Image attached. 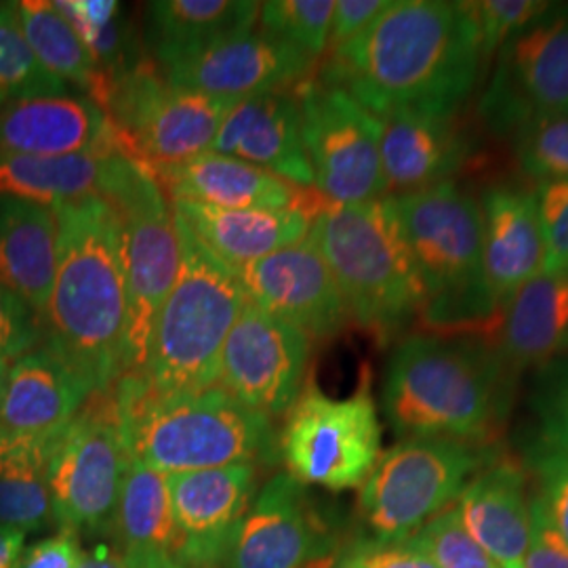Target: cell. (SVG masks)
<instances>
[{"label":"cell","mask_w":568,"mask_h":568,"mask_svg":"<svg viewBox=\"0 0 568 568\" xmlns=\"http://www.w3.org/2000/svg\"><path fill=\"white\" fill-rule=\"evenodd\" d=\"M483 74L466 0H389L358 37L326 53L316 79L382 119L462 116Z\"/></svg>","instance_id":"6da1fadb"},{"label":"cell","mask_w":568,"mask_h":568,"mask_svg":"<svg viewBox=\"0 0 568 568\" xmlns=\"http://www.w3.org/2000/svg\"><path fill=\"white\" fill-rule=\"evenodd\" d=\"M58 265L42 314L44 344L95 392L129 373V291L119 213L102 196L53 209Z\"/></svg>","instance_id":"7a4b0ae2"},{"label":"cell","mask_w":568,"mask_h":568,"mask_svg":"<svg viewBox=\"0 0 568 568\" xmlns=\"http://www.w3.org/2000/svg\"><path fill=\"white\" fill-rule=\"evenodd\" d=\"M518 375L483 335L410 333L387 361L382 410L405 438L497 445Z\"/></svg>","instance_id":"3957f363"},{"label":"cell","mask_w":568,"mask_h":568,"mask_svg":"<svg viewBox=\"0 0 568 568\" xmlns=\"http://www.w3.org/2000/svg\"><path fill=\"white\" fill-rule=\"evenodd\" d=\"M114 394L129 455L152 469L180 474L281 462L274 419L244 406L222 386L154 396L135 373H126Z\"/></svg>","instance_id":"277c9868"},{"label":"cell","mask_w":568,"mask_h":568,"mask_svg":"<svg viewBox=\"0 0 568 568\" xmlns=\"http://www.w3.org/2000/svg\"><path fill=\"white\" fill-rule=\"evenodd\" d=\"M310 239L337 283L349 321L379 345L403 339L406 326L419 321L426 293L394 199L325 204Z\"/></svg>","instance_id":"5b68a950"},{"label":"cell","mask_w":568,"mask_h":568,"mask_svg":"<svg viewBox=\"0 0 568 568\" xmlns=\"http://www.w3.org/2000/svg\"><path fill=\"white\" fill-rule=\"evenodd\" d=\"M175 225L180 274L156 314L143 365L135 371L154 396L217 386L225 339L248 302L236 274L213 257L178 215Z\"/></svg>","instance_id":"8992f818"},{"label":"cell","mask_w":568,"mask_h":568,"mask_svg":"<svg viewBox=\"0 0 568 568\" xmlns=\"http://www.w3.org/2000/svg\"><path fill=\"white\" fill-rule=\"evenodd\" d=\"M392 199L426 293L419 321L445 335L495 325L499 314L485 284L478 199L457 182Z\"/></svg>","instance_id":"52a82bcc"},{"label":"cell","mask_w":568,"mask_h":568,"mask_svg":"<svg viewBox=\"0 0 568 568\" xmlns=\"http://www.w3.org/2000/svg\"><path fill=\"white\" fill-rule=\"evenodd\" d=\"M445 438H405L386 453L358 488L356 514L363 535L403 541L450 508L471 476L499 455Z\"/></svg>","instance_id":"ba28073f"},{"label":"cell","mask_w":568,"mask_h":568,"mask_svg":"<svg viewBox=\"0 0 568 568\" xmlns=\"http://www.w3.org/2000/svg\"><path fill=\"white\" fill-rule=\"evenodd\" d=\"M100 196L121 217L129 291V373H135L143 365L156 314L180 274L178 225L156 178L119 152L108 159Z\"/></svg>","instance_id":"9c48e42d"},{"label":"cell","mask_w":568,"mask_h":568,"mask_svg":"<svg viewBox=\"0 0 568 568\" xmlns=\"http://www.w3.org/2000/svg\"><path fill=\"white\" fill-rule=\"evenodd\" d=\"M286 474L304 487L333 493L365 485L382 457V424L368 377L347 398L305 382L278 434Z\"/></svg>","instance_id":"30bf717a"},{"label":"cell","mask_w":568,"mask_h":568,"mask_svg":"<svg viewBox=\"0 0 568 568\" xmlns=\"http://www.w3.org/2000/svg\"><path fill=\"white\" fill-rule=\"evenodd\" d=\"M129 459L114 387L98 392L58 434L49 457L51 511L60 530L79 537L112 532Z\"/></svg>","instance_id":"8fae6325"},{"label":"cell","mask_w":568,"mask_h":568,"mask_svg":"<svg viewBox=\"0 0 568 568\" xmlns=\"http://www.w3.org/2000/svg\"><path fill=\"white\" fill-rule=\"evenodd\" d=\"M236 102L173 87L142 61L110 84L103 110L119 133L122 154L154 173L209 152Z\"/></svg>","instance_id":"7c38bea8"},{"label":"cell","mask_w":568,"mask_h":568,"mask_svg":"<svg viewBox=\"0 0 568 568\" xmlns=\"http://www.w3.org/2000/svg\"><path fill=\"white\" fill-rule=\"evenodd\" d=\"M302 138L314 187L328 204L387 196L382 122L344 89L310 79L297 87Z\"/></svg>","instance_id":"4fadbf2b"},{"label":"cell","mask_w":568,"mask_h":568,"mask_svg":"<svg viewBox=\"0 0 568 568\" xmlns=\"http://www.w3.org/2000/svg\"><path fill=\"white\" fill-rule=\"evenodd\" d=\"M478 114L497 138L568 114V4L556 2L495 55Z\"/></svg>","instance_id":"5bb4252c"},{"label":"cell","mask_w":568,"mask_h":568,"mask_svg":"<svg viewBox=\"0 0 568 568\" xmlns=\"http://www.w3.org/2000/svg\"><path fill=\"white\" fill-rule=\"evenodd\" d=\"M312 337L246 302L232 326L220 382L236 400L265 417H284L305 386Z\"/></svg>","instance_id":"9a60e30c"},{"label":"cell","mask_w":568,"mask_h":568,"mask_svg":"<svg viewBox=\"0 0 568 568\" xmlns=\"http://www.w3.org/2000/svg\"><path fill=\"white\" fill-rule=\"evenodd\" d=\"M339 546L307 487L286 471L257 490L236 528L222 568H316Z\"/></svg>","instance_id":"2e32d148"},{"label":"cell","mask_w":568,"mask_h":568,"mask_svg":"<svg viewBox=\"0 0 568 568\" xmlns=\"http://www.w3.org/2000/svg\"><path fill=\"white\" fill-rule=\"evenodd\" d=\"M234 274L251 304L302 328L312 342L331 339L349 325L344 297L310 234Z\"/></svg>","instance_id":"e0dca14e"},{"label":"cell","mask_w":568,"mask_h":568,"mask_svg":"<svg viewBox=\"0 0 568 568\" xmlns=\"http://www.w3.org/2000/svg\"><path fill=\"white\" fill-rule=\"evenodd\" d=\"M260 490V466L211 467L169 474L180 528L175 560L185 568H222L225 551Z\"/></svg>","instance_id":"ac0fdd59"},{"label":"cell","mask_w":568,"mask_h":568,"mask_svg":"<svg viewBox=\"0 0 568 568\" xmlns=\"http://www.w3.org/2000/svg\"><path fill=\"white\" fill-rule=\"evenodd\" d=\"M316 60L265 32H248L164 70L173 87L211 98L244 100L293 91L312 79Z\"/></svg>","instance_id":"d6986e66"},{"label":"cell","mask_w":568,"mask_h":568,"mask_svg":"<svg viewBox=\"0 0 568 568\" xmlns=\"http://www.w3.org/2000/svg\"><path fill=\"white\" fill-rule=\"evenodd\" d=\"M122 154L121 140L100 103L84 93L41 95L0 105V154L74 156Z\"/></svg>","instance_id":"ffe728a7"},{"label":"cell","mask_w":568,"mask_h":568,"mask_svg":"<svg viewBox=\"0 0 568 568\" xmlns=\"http://www.w3.org/2000/svg\"><path fill=\"white\" fill-rule=\"evenodd\" d=\"M382 122V169L387 196L455 182L476 152L462 116L387 114Z\"/></svg>","instance_id":"44dd1931"},{"label":"cell","mask_w":568,"mask_h":568,"mask_svg":"<svg viewBox=\"0 0 568 568\" xmlns=\"http://www.w3.org/2000/svg\"><path fill=\"white\" fill-rule=\"evenodd\" d=\"M478 204L485 284L499 314L520 286L541 274L546 241L532 187L495 183L480 194Z\"/></svg>","instance_id":"7402d4cb"},{"label":"cell","mask_w":568,"mask_h":568,"mask_svg":"<svg viewBox=\"0 0 568 568\" xmlns=\"http://www.w3.org/2000/svg\"><path fill=\"white\" fill-rule=\"evenodd\" d=\"M211 152L255 164L300 187L314 185L297 89L239 100L225 114Z\"/></svg>","instance_id":"603a6c76"},{"label":"cell","mask_w":568,"mask_h":568,"mask_svg":"<svg viewBox=\"0 0 568 568\" xmlns=\"http://www.w3.org/2000/svg\"><path fill=\"white\" fill-rule=\"evenodd\" d=\"M98 394L51 345L16 358L0 389V427L16 438L58 436Z\"/></svg>","instance_id":"cb8c5ba5"},{"label":"cell","mask_w":568,"mask_h":568,"mask_svg":"<svg viewBox=\"0 0 568 568\" xmlns=\"http://www.w3.org/2000/svg\"><path fill=\"white\" fill-rule=\"evenodd\" d=\"M453 508L467 532L499 568H525L530 544V483L504 450L478 469Z\"/></svg>","instance_id":"d4e9b609"},{"label":"cell","mask_w":568,"mask_h":568,"mask_svg":"<svg viewBox=\"0 0 568 568\" xmlns=\"http://www.w3.org/2000/svg\"><path fill=\"white\" fill-rule=\"evenodd\" d=\"M171 206L204 248L232 272L304 241L318 215L307 206L232 211L187 201Z\"/></svg>","instance_id":"484cf974"},{"label":"cell","mask_w":568,"mask_h":568,"mask_svg":"<svg viewBox=\"0 0 568 568\" xmlns=\"http://www.w3.org/2000/svg\"><path fill=\"white\" fill-rule=\"evenodd\" d=\"M490 344L514 375L568 356V276L537 274L501 307Z\"/></svg>","instance_id":"4316f807"},{"label":"cell","mask_w":568,"mask_h":568,"mask_svg":"<svg viewBox=\"0 0 568 568\" xmlns=\"http://www.w3.org/2000/svg\"><path fill=\"white\" fill-rule=\"evenodd\" d=\"M152 175L166 190L171 203L187 201L241 211L305 206L307 199L302 194L304 187L284 182L255 164L211 150L187 163L159 169Z\"/></svg>","instance_id":"83f0119b"},{"label":"cell","mask_w":568,"mask_h":568,"mask_svg":"<svg viewBox=\"0 0 568 568\" xmlns=\"http://www.w3.org/2000/svg\"><path fill=\"white\" fill-rule=\"evenodd\" d=\"M257 0H156L148 2L145 41L166 68L255 30Z\"/></svg>","instance_id":"f1b7e54d"},{"label":"cell","mask_w":568,"mask_h":568,"mask_svg":"<svg viewBox=\"0 0 568 568\" xmlns=\"http://www.w3.org/2000/svg\"><path fill=\"white\" fill-rule=\"evenodd\" d=\"M58 265V217L42 204L0 196V284L44 314Z\"/></svg>","instance_id":"f546056e"},{"label":"cell","mask_w":568,"mask_h":568,"mask_svg":"<svg viewBox=\"0 0 568 568\" xmlns=\"http://www.w3.org/2000/svg\"><path fill=\"white\" fill-rule=\"evenodd\" d=\"M116 154V152H112ZM110 154H0V196L55 209L102 194Z\"/></svg>","instance_id":"4dcf8cb0"},{"label":"cell","mask_w":568,"mask_h":568,"mask_svg":"<svg viewBox=\"0 0 568 568\" xmlns=\"http://www.w3.org/2000/svg\"><path fill=\"white\" fill-rule=\"evenodd\" d=\"M18 28L42 68L70 89H82L103 108L108 81L65 16L49 0H20Z\"/></svg>","instance_id":"1f68e13d"},{"label":"cell","mask_w":568,"mask_h":568,"mask_svg":"<svg viewBox=\"0 0 568 568\" xmlns=\"http://www.w3.org/2000/svg\"><path fill=\"white\" fill-rule=\"evenodd\" d=\"M110 535L121 551L154 549L175 558L182 537L171 506L169 474L129 459Z\"/></svg>","instance_id":"d6a6232c"},{"label":"cell","mask_w":568,"mask_h":568,"mask_svg":"<svg viewBox=\"0 0 568 568\" xmlns=\"http://www.w3.org/2000/svg\"><path fill=\"white\" fill-rule=\"evenodd\" d=\"M58 436L16 438L0 455V527L34 532L53 523L49 457Z\"/></svg>","instance_id":"836d02e7"},{"label":"cell","mask_w":568,"mask_h":568,"mask_svg":"<svg viewBox=\"0 0 568 568\" xmlns=\"http://www.w3.org/2000/svg\"><path fill=\"white\" fill-rule=\"evenodd\" d=\"M55 7L81 37L82 44L108 81V89L119 77L145 61L140 60V47L122 18L121 2L55 0Z\"/></svg>","instance_id":"e575fe53"},{"label":"cell","mask_w":568,"mask_h":568,"mask_svg":"<svg viewBox=\"0 0 568 568\" xmlns=\"http://www.w3.org/2000/svg\"><path fill=\"white\" fill-rule=\"evenodd\" d=\"M335 0H270L262 2V32L304 51L312 60L325 58Z\"/></svg>","instance_id":"d590c367"},{"label":"cell","mask_w":568,"mask_h":568,"mask_svg":"<svg viewBox=\"0 0 568 568\" xmlns=\"http://www.w3.org/2000/svg\"><path fill=\"white\" fill-rule=\"evenodd\" d=\"M509 140L520 173L535 185L568 180V114L528 122Z\"/></svg>","instance_id":"8d00e7d4"},{"label":"cell","mask_w":568,"mask_h":568,"mask_svg":"<svg viewBox=\"0 0 568 568\" xmlns=\"http://www.w3.org/2000/svg\"><path fill=\"white\" fill-rule=\"evenodd\" d=\"M70 91L65 82L49 74L32 55L18 23L0 28V105Z\"/></svg>","instance_id":"74e56055"},{"label":"cell","mask_w":568,"mask_h":568,"mask_svg":"<svg viewBox=\"0 0 568 568\" xmlns=\"http://www.w3.org/2000/svg\"><path fill=\"white\" fill-rule=\"evenodd\" d=\"M554 4L549 0H467L485 70L509 41L541 20Z\"/></svg>","instance_id":"f35d334b"},{"label":"cell","mask_w":568,"mask_h":568,"mask_svg":"<svg viewBox=\"0 0 568 568\" xmlns=\"http://www.w3.org/2000/svg\"><path fill=\"white\" fill-rule=\"evenodd\" d=\"M530 499L568 546V455L532 443L525 457Z\"/></svg>","instance_id":"ab89813d"},{"label":"cell","mask_w":568,"mask_h":568,"mask_svg":"<svg viewBox=\"0 0 568 568\" xmlns=\"http://www.w3.org/2000/svg\"><path fill=\"white\" fill-rule=\"evenodd\" d=\"M530 408L537 419V443L568 455V356L535 368Z\"/></svg>","instance_id":"60d3db41"},{"label":"cell","mask_w":568,"mask_h":568,"mask_svg":"<svg viewBox=\"0 0 568 568\" xmlns=\"http://www.w3.org/2000/svg\"><path fill=\"white\" fill-rule=\"evenodd\" d=\"M410 539L436 568H499L467 532L453 506L434 516Z\"/></svg>","instance_id":"b9f144b4"},{"label":"cell","mask_w":568,"mask_h":568,"mask_svg":"<svg viewBox=\"0 0 568 568\" xmlns=\"http://www.w3.org/2000/svg\"><path fill=\"white\" fill-rule=\"evenodd\" d=\"M326 568H436L413 539L386 541L354 535L339 544Z\"/></svg>","instance_id":"7bdbcfd3"},{"label":"cell","mask_w":568,"mask_h":568,"mask_svg":"<svg viewBox=\"0 0 568 568\" xmlns=\"http://www.w3.org/2000/svg\"><path fill=\"white\" fill-rule=\"evenodd\" d=\"M546 241V274L568 276V180L532 185Z\"/></svg>","instance_id":"ee69618b"},{"label":"cell","mask_w":568,"mask_h":568,"mask_svg":"<svg viewBox=\"0 0 568 568\" xmlns=\"http://www.w3.org/2000/svg\"><path fill=\"white\" fill-rule=\"evenodd\" d=\"M44 344L41 316L7 286L0 284V356L16 361Z\"/></svg>","instance_id":"f6af8a7d"},{"label":"cell","mask_w":568,"mask_h":568,"mask_svg":"<svg viewBox=\"0 0 568 568\" xmlns=\"http://www.w3.org/2000/svg\"><path fill=\"white\" fill-rule=\"evenodd\" d=\"M82 556L81 537L70 530H60L23 549L16 568H79Z\"/></svg>","instance_id":"bcb514c9"},{"label":"cell","mask_w":568,"mask_h":568,"mask_svg":"<svg viewBox=\"0 0 568 568\" xmlns=\"http://www.w3.org/2000/svg\"><path fill=\"white\" fill-rule=\"evenodd\" d=\"M387 2L389 0H335L326 53L358 37L386 9Z\"/></svg>","instance_id":"7dc6e473"},{"label":"cell","mask_w":568,"mask_h":568,"mask_svg":"<svg viewBox=\"0 0 568 568\" xmlns=\"http://www.w3.org/2000/svg\"><path fill=\"white\" fill-rule=\"evenodd\" d=\"M525 568H568V546L530 499V544Z\"/></svg>","instance_id":"c3c4849f"},{"label":"cell","mask_w":568,"mask_h":568,"mask_svg":"<svg viewBox=\"0 0 568 568\" xmlns=\"http://www.w3.org/2000/svg\"><path fill=\"white\" fill-rule=\"evenodd\" d=\"M124 554V568H185L173 556L154 549H131Z\"/></svg>","instance_id":"681fc988"},{"label":"cell","mask_w":568,"mask_h":568,"mask_svg":"<svg viewBox=\"0 0 568 568\" xmlns=\"http://www.w3.org/2000/svg\"><path fill=\"white\" fill-rule=\"evenodd\" d=\"M26 549V532L0 527V568H16Z\"/></svg>","instance_id":"f907efd6"},{"label":"cell","mask_w":568,"mask_h":568,"mask_svg":"<svg viewBox=\"0 0 568 568\" xmlns=\"http://www.w3.org/2000/svg\"><path fill=\"white\" fill-rule=\"evenodd\" d=\"M79 568H124V554L116 546L100 544L84 551Z\"/></svg>","instance_id":"816d5d0a"},{"label":"cell","mask_w":568,"mask_h":568,"mask_svg":"<svg viewBox=\"0 0 568 568\" xmlns=\"http://www.w3.org/2000/svg\"><path fill=\"white\" fill-rule=\"evenodd\" d=\"M13 23H18L16 2H4V0H0V28H2V26H13Z\"/></svg>","instance_id":"f5cc1de1"},{"label":"cell","mask_w":568,"mask_h":568,"mask_svg":"<svg viewBox=\"0 0 568 568\" xmlns=\"http://www.w3.org/2000/svg\"><path fill=\"white\" fill-rule=\"evenodd\" d=\"M11 443H13V436H11V434H7V432L0 427V455L9 448Z\"/></svg>","instance_id":"db71d44e"},{"label":"cell","mask_w":568,"mask_h":568,"mask_svg":"<svg viewBox=\"0 0 568 568\" xmlns=\"http://www.w3.org/2000/svg\"><path fill=\"white\" fill-rule=\"evenodd\" d=\"M7 371H9V361H4L2 356H0V389H2V384H4V377H7Z\"/></svg>","instance_id":"11a10c76"}]
</instances>
